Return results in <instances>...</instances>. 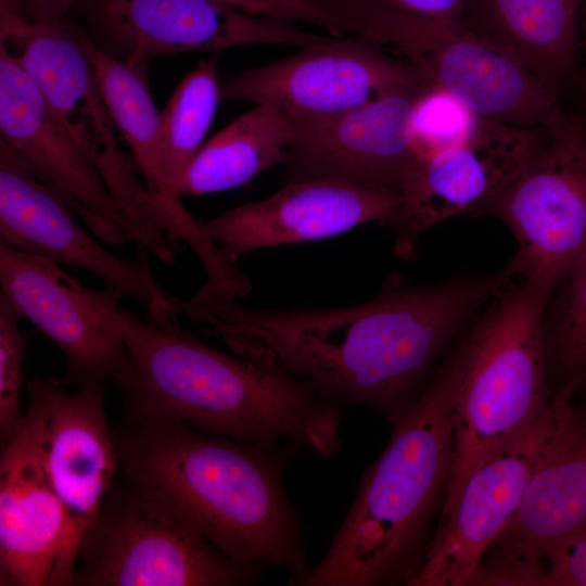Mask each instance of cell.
<instances>
[{
  "mask_svg": "<svg viewBox=\"0 0 586 586\" xmlns=\"http://www.w3.org/2000/svg\"><path fill=\"white\" fill-rule=\"evenodd\" d=\"M581 47L583 48V51L586 56V22L584 23V26H583V36L581 40Z\"/></svg>",
  "mask_w": 586,
  "mask_h": 586,
  "instance_id": "34",
  "label": "cell"
},
{
  "mask_svg": "<svg viewBox=\"0 0 586 586\" xmlns=\"http://www.w3.org/2000/svg\"><path fill=\"white\" fill-rule=\"evenodd\" d=\"M114 433L124 476L235 563L260 573L280 569L289 585L300 586L311 565L301 512L285 488L295 449L168 420H127Z\"/></svg>",
  "mask_w": 586,
  "mask_h": 586,
  "instance_id": "3",
  "label": "cell"
},
{
  "mask_svg": "<svg viewBox=\"0 0 586 586\" xmlns=\"http://www.w3.org/2000/svg\"><path fill=\"white\" fill-rule=\"evenodd\" d=\"M0 139L74 211L84 225L111 245L135 234L98 170L50 109L31 77L0 53Z\"/></svg>",
  "mask_w": 586,
  "mask_h": 586,
  "instance_id": "19",
  "label": "cell"
},
{
  "mask_svg": "<svg viewBox=\"0 0 586 586\" xmlns=\"http://www.w3.org/2000/svg\"><path fill=\"white\" fill-rule=\"evenodd\" d=\"M84 30L65 20L39 23L0 12V53L22 66L52 112L90 160L135 241L160 262L176 260L181 244L171 234L146 186L124 154L117 127L99 88L82 41Z\"/></svg>",
  "mask_w": 586,
  "mask_h": 586,
  "instance_id": "6",
  "label": "cell"
},
{
  "mask_svg": "<svg viewBox=\"0 0 586 586\" xmlns=\"http://www.w3.org/2000/svg\"><path fill=\"white\" fill-rule=\"evenodd\" d=\"M579 0H466L460 22L557 92L577 51Z\"/></svg>",
  "mask_w": 586,
  "mask_h": 586,
  "instance_id": "23",
  "label": "cell"
},
{
  "mask_svg": "<svg viewBox=\"0 0 586 586\" xmlns=\"http://www.w3.org/2000/svg\"><path fill=\"white\" fill-rule=\"evenodd\" d=\"M560 402L486 456L442 509L423 562L407 586L471 585L482 559L515 514L557 425Z\"/></svg>",
  "mask_w": 586,
  "mask_h": 586,
  "instance_id": "17",
  "label": "cell"
},
{
  "mask_svg": "<svg viewBox=\"0 0 586 586\" xmlns=\"http://www.w3.org/2000/svg\"><path fill=\"white\" fill-rule=\"evenodd\" d=\"M549 293L512 280L462 332L447 365L451 380L454 463L443 508L469 473L552 404L545 310Z\"/></svg>",
  "mask_w": 586,
  "mask_h": 586,
  "instance_id": "5",
  "label": "cell"
},
{
  "mask_svg": "<svg viewBox=\"0 0 586 586\" xmlns=\"http://www.w3.org/2000/svg\"><path fill=\"white\" fill-rule=\"evenodd\" d=\"M82 41L103 98L118 132L135 156L143 181L174 238L194 253L209 241L199 219L168 184L162 165L160 114L146 80L145 69L131 66L101 50L84 31Z\"/></svg>",
  "mask_w": 586,
  "mask_h": 586,
  "instance_id": "22",
  "label": "cell"
},
{
  "mask_svg": "<svg viewBox=\"0 0 586 586\" xmlns=\"http://www.w3.org/2000/svg\"><path fill=\"white\" fill-rule=\"evenodd\" d=\"M59 378L27 381L40 406L41 456L64 508L66 531L50 586H71L81 545L120 471L114 430L104 411L106 383L68 391Z\"/></svg>",
  "mask_w": 586,
  "mask_h": 586,
  "instance_id": "12",
  "label": "cell"
},
{
  "mask_svg": "<svg viewBox=\"0 0 586 586\" xmlns=\"http://www.w3.org/2000/svg\"><path fill=\"white\" fill-rule=\"evenodd\" d=\"M22 317L11 303L0 295V440L4 446L16 431L21 412V392L27 337L18 322Z\"/></svg>",
  "mask_w": 586,
  "mask_h": 586,
  "instance_id": "28",
  "label": "cell"
},
{
  "mask_svg": "<svg viewBox=\"0 0 586 586\" xmlns=\"http://www.w3.org/2000/svg\"><path fill=\"white\" fill-rule=\"evenodd\" d=\"M545 331L559 390L586 399V255L550 293Z\"/></svg>",
  "mask_w": 586,
  "mask_h": 586,
  "instance_id": "26",
  "label": "cell"
},
{
  "mask_svg": "<svg viewBox=\"0 0 586 586\" xmlns=\"http://www.w3.org/2000/svg\"><path fill=\"white\" fill-rule=\"evenodd\" d=\"M502 285L497 272L433 284L391 275L371 298L340 307H251L171 294L180 316L238 355L277 367L341 408L366 407L392 425L417 403L450 340Z\"/></svg>",
  "mask_w": 586,
  "mask_h": 586,
  "instance_id": "1",
  "label": "cell"
},
{
  "mask_svg": "<svg viewBox=\"0 0 586 586\" xmlns=\"http://www.w3.org/2000/svg\"><path fill=\"white\" fill-rule=\"evenodd\" d=\"M556 395L553 435L471 585L536 586L545 563L586 532V399L562 390Z\"/></svg>",
  "mask_w": 586,
  "mask_h": 586,
  "instance_id": "10",
  "label": "cell"
},
{
  "mask_svg": "<svg viewBox=\"0 0 586 586\" xmlns=\"http://www.w3.org/2000/svg\"><path fill=\"white\" fill-rule=\"evenodd\" d=\"M399 195L329 180H295L273 194L199 219L228 259L263 249L321 241L395 216Z\"/></svg>",
  "mask_w": 586,
  "mask_h": 586,
  "instance_id": "20",
  "label": "cell"
},
{
  "mask_svg": "<svg viewBox=\"0 0 586 586\" xmlns=\"http://www.w3.org/2000/svg\"><path fill=\"white\" fill-rule=\"evenodd\" d=\"M29 0H0V11L23 15Z\"/></svg>",
  "mask_w": 586,
  "mask_h": 586,
  "instance_id": "33",
  "label": "cell"
},
{
  "mask_svg": "<svg viewBox=\"0 0 586 586\" xmlns=\"http://www.w3.org/2000/svg\"><path fill=\"white\" fill-rule=\"evenodd\" d=\"M582 3L585 1V0H579Z\"/></svg>",
  "mask_w": 586,
  "mask_h": 586,
  "instance_id": "35",
  "label": "cell"
},
{
  "mask_svg": "<svg viewBox=\"0 0 586 586\" xmlns=\"http://www.w3.org/2000/svg\"><path fill=\"white\" fill-rule=\"evenodd\" d=\"M76 217L0 139V244L94 275L143 307L150 321L179 316L156 282L145 249L140 247L137 259L117 256L94 241Z\"/></svg>",
  "mask_w": 586,
  "mask_h": 586,
  "instance_id": "15",
  "label": "cell"
},
{
  "mask_svg": "<svg viewBox=\"0 0 586 586\" xmlns=\"http://www.w3.org/2000/svg\"><path fill=\"white\" fill-rule=\"evenodd\" d=\"M542 127L536 154L477 215L495 216L512 232L511 276L550 295L586 255V122L558 105Z\"/></svg>",
  "mask_w": 586,
  "mask_h": 586,
  "instance_id": "9",
  "label": "cell"
},
{
  "mask_svg": "<svg viewBox=\"0 0 586 586\" xmlns=\"http://www.w3.org/2000/svg\"><path fill=\"white\" fill-rule=\"evenodd\" d=\"M262 574L122 474L85 536L71 586H243Z\"/></svg>",
  "mask_w": 586,
  "mask_h": 586,
  "instance_id": "8",
  "label": "cell"
},
{
  "mask_svg": "<svg viewBox=\"0 0 586 586\" xmlns=\"http://www.w3.org/2000/svg\"><path fill=\"white\" fill-rule=\"evenodd\" d=\"M42 415L28 404L0 458V585L50 586L66 531L41 456Z\"/></svg>",
  "mask_w": 586,
  "mask_h": 586,
  "instance_id": "21",
  "label": "cell"
},
{
  "mask_svg": "<svg viewBox=\"0 0 586 586\" xmlns=\"http://www.w3.org/2000/svg\"><path fill=\"white\" fill-rule=\"evenodd\" d=\"M292 140V125L279 110L255 104L204 142L176 192L200 195L243 186L270 167L284 165Z\"/></svg>",
  "mask_w": 586,
  "mask_h": 586,
  "instance_id": "24",
  "label": "cell"
},
{
  "mask_svg": "<svg viewBox=\"0 0 586 586\" xmlns=\"http://www.w3.org/2000/svg\"><path fill=\"white\" fill-rule=\"evenodd\" d=\"M346 34L396 50L432 85L480 116L542 126L558 106V92L468 29L460 21L411 13L385 0H313Z\"/></svg>",
  "mask_w": 586,
  "mask_h": 586,
  "instance_id": "7",
  "label": "cell"
},
{
  "mask_svg": "<svg viewBox=\"0 0 586 586\" xmlns=\"http://www.w3.org/2000/svg\"><path fill=\"white\" fill-rule=\"evenodd\" d=\"M80 0H29L24 17L39 23H53L66 18Z\"/></svg>",
  "mask_w": 586,
  "mask_h": 586,
  "instance_id": "32",
  "label": "cell"
},
{
  "mask_svg": "<svg viewBox=\"0 0 586 586\" xmlns=\"http://www.w3.org/2000/svg\"><path fill=\"white\" fill-rule=\"evenodd\" d=\"M430 86L416 67L380 46L358 36L333 37L226 78L220 98L269 104L289 120H300L343 114Z\"/></svg>",
  "mask_w": 586,
  "mask_h": 586,
  "instance_id": "11",
  "label": "cell"
},
{
  "mask_svg": "<svg viewBox=\"0 0 586 586\" xmlns=\"http://www.w3.org/2000/svg\"><path fill=\"white\" fill-rule=\"evenodd\" d=\"M128 366L115 383L127 420H168L321 460L342 446L343 409L285 371L222 353L179 320L157 323L122 308Z\"/></svg>",
  "mask_w": 586,
  "mask_h": 586,
  "instance_id": "2",
  "label": "cell"
},
{
  "mask_svg": "<svg viewBox=\"0 0 586 586\" xmlns=\"http://www.w3.org/2000/svg\"><path fill=\"white\" fill-rule=\"evenodd\" d=\"M249 14L282 20L293 23H307L333 33L335 17L313 0H219Z\"/></svg>",
  "mask_w": 586,
  "mask_h": 586,
  "instance_id": "29",
  "label": "cell"
},
{
  "mask_svg": "<svg viewBox=\"0 0 586 586\" xmlns=\"http://www.w3.org/2000/svg\"><path fill=\"white\" fill-rule=\"evenodd\" d=\"M1 293L62 353L65 385L117 383L128 352L119 323L120 291L90 289L59 264L0 244Z\"/></svg>",
  "mask_w": 586,
  "mask_h": 586,
  "instance_id": "14",
  "label": "cell"
},
{
  "mask_svg": "<svg viewBox=\"0 0 586 586\" xmlns=\"http://www.w3.org/2000/svg\"><path fill=\"white\" fill-rule=\"evenodd\" d=\"M74 9L101 50L142 69L166 54L263 44L306 48L331 39L219 0H80Z\"/></svg>",
  "mask_w": 586,
  "mask_h": 586,
  "instance_id": "13",
  "label": "cell"
},
{
  "mask_svg": "<svg viewBox=\"0 0 586 586\" xmlns=\"http://www.w3.org/2000/svg\"><path fill=\"white\" fill-rule=\"evenodd\" d=\"M542 140V126L481 117L463 142L418 157L387 224L395 234L397 255L411 257L419 238L435 225L463 214L476 215L521 174Z\"/></svg>",
  "mask_w": 586,
  "mask_h": 586,
  "instance_id": "16",
  "label": "cell"
},
{
  "mask_svg": "<svg viewBox=\"0 0 586 586\" xmlns=\"http://www.w3.org/2000/svg\"><path fill=\"white\" fill-rule=\"evenodd\" d=\"M392 426L326 553L300 586L408 585L419 571L454 463L447 362Z\"/></svg>",
  "mask_w": 586,
  "mask_h": 586,
  "instance_id": "4",
  "label": "cell"
},
{
  "mask_svg": "<svg viewBox=\"0 0 586 586\" xmlns=\"http://www.w3.org/2000/svg\"><path fill=\"white\" fill-rule=\"evenodd\" d=\"M430 87L339 115L289 120L293 140L285 181L329 180L399 195L418 160L411 136L415 107Z\"/></svg>",
  "mask_w": 586,
  "mask_h": 586,
  "instance_id": "18",
  "label": "cell"
},
{
  "mask_svg": "<svg viewBox=\"0 0 586 586\" xmlns=\"http://www.w3.org/2000/svg\"><path fill=\"white\" fill-rule=\"evenodd\" d=\"M220 99L216 61L202 60L179 82L160 114L162 165L175 193L178 180L204 144Z\"/></svg>",
  "mask_w": 586,
  "mask_h": 586,
  "instance_id": "25",
  "label": "cell"
},
{
  "mask_svg": "<svg viewBox=\"0 0 586 586\" xmlns=\"http://www.w3.org/2000/svg\"><path fill=\"white\" fill-rule=\"evenodd\" d=\"M402 10L435 18L460 21L466 0H385Z\"/></svg>",
  "mask_w": 586,
  "mask_h": 586,
  "instance_id": "31",
  "label": "cell"
},
{
  "mask_svg": "<svg viewBox=\"0 0 586 586\" xmlns=\"http://www.w3.org/2000/svg\"><path fill=\"white\" fill-rule=\"evenodd\" d=\"M481 117L447 91L431 86L418 100L411 122L418 157L463 142Z\"/></svg>",
  "mask_w": 586,
  "mask_h": 586,
  "instance_id": "27",
  "label": "cell"
},
{
  "mask_svg": "<svg viewBox=\"0 0 586 586\" xmlns=\"http://www.w3.org/2000/svg\"><path fill=\"white\" fill-rule=\"evenodd\" d=\"M537 586H586V532L545 563Z\"/></svg>",
  "mask_w": 586,
  "mask_h": 586,
  "instance_id": "30",
  "label": "cell"
}]
</instances>
